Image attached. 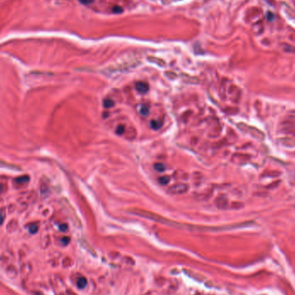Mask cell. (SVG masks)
<instances>
[{
    "label": "cell",
    "mask_w": 295,
    "mask_h": 295,
    "mask_svg": "<svg viewBox=\"0 0 295 295\" xmlns=\"http://www.w3.org/2000/svg\"><path fill=\"white\" fill-rule=\"evenodd\" d=\"M136 89L138 92L140 93H147L149 92V86L147 83L143 82V81H139L136 84Z\"/></svg>",
    "instance_id": "6"
},
{
    "label": "cell",
    "mask_w": 295,
    "mask_h": 295,
    "mask_svg": "<svg viewBox=\"0 0 295 295\" xmlns=\"http://www.w3.org/2000/svg\"><path fill=\"white\" fill-rule=\"evenodd\" d=\"M150 127L155 130H158L162 127V122L157 119H153L150 122Z\"/></svg>",
    "instance_id": "7"
},
{
    "label": "cell",
    "mask_w": 295,
    "mask_h": 295,
    "mask_svg": "<svg viewBox=\"0 0 295 295\" xmlns=\"http://www.w3.org/2000/svg\"><path fill=\"white\" fill-rule=\"evenodd\" d=\"M154 169L158 173H163L166 171V166L162 162H156L154 164Z\"/></svg>",
    "instance_id": "11"
},
{
    "label": "cell",
    "mask_w": 295,
    "mask_h": 295,
    "mask_svg": "<svg viewBox=\"0 0 295 295\" xmlns=\"http://www.w3.org/2000/svg\"><path fill=\"white\" fill-rule=\"evenodd\" d=\"M3 190H4V186L2 183H0V194L3 192Z\"/></svg>",
    "instance_id": "22"
},
{
    "label": "cell",
    "mask_w": 295,
    "mask_h": 295,
    "mask_svg": "<svg viewBox=\"0 0 295 295\" xmlns=\"http://www.w3.org/2000/svg\"><path fill=\"white\" fill-rule=\"evenodd\" d=\"M27 228L31 234H35L38 231L39 225H38V223H30L27 225Z\"/></svg>",
    "instance_id": "8"
},
{
    "label": "cell",
    "mask_w": 295,
    "mask_h": 295,
    "mask_svg": "<svg viewBox=\"0 0 295 295\" xmlns=\"http://www.w3.org/2000/svg\"><path fill=\"white\" fill-rule=\"evenodd\" d=\"M170 180H171V179H170L169 176H168V175H162V176L158 178V182H159L161 185H168V184L170 182Z\"/></svg>",
    "instance_id": "13"
},
{
    "label": "cell",
    "mask_w": 295,
    "mask_h": 295,
    "mask_svg": "<svg viewBox=\"0 0 295 295\" xmlns=\"http://www.w3.org/2000/svg\"><path fill=\"white\" fill-rule=\"evenodd\" d=\"M5 216H6V211L4 208H1L0 209V225H3L4 219H5Z\"/></svg>",
    "instance_id": "16"
},
{
    "label": "cell",
    "mask_w": 295,
    "mask_h": 295,
    "mask_svg": "<svg viewBox=\"0 0 295 295\" xmlns=\"http://www.w3.org/2000/svg\"><path fill=\"white\" fill-rule=\"evenodd\" d=\"M0 167H1V168H8V169L17 170V171L21 170V168H20L19 167H17V166H15V165H12V164L6 163V162H3V161H1V160H0Z\"/></svg>",
    "instance_id": "10"
},
{
    "label": "cell",
    "mask_w": 295,
    "mask_h": 295,
    "mask_svg": "<svg viewBox=\"0 0 295 295\" xmlns=\"http://www.w3.org/2000/svg\"><path fill=\"white\" fill-rule=\"evenodd\" d=\"M5 274H7V276H9L11 279H15L17 276V269L16 268V267L12 264L8 265L5 268Z\"/></svg>",
    "instance_id": "5"
},
{
    "label": "cell",
    "mask_w": 295,
    "mask_h": 295,
    "mask_svg": "<svg viewBox=\"0 0 295 295\" xmlns=\"http://www.w3.org/2000/svg\"><path fill=\"white\" fill-rule=\"evenodd\" d=\"M115 105V102L114 100H112V99H105L104 101H103V106L105 108V109H110V108H112L114 107Z\"/></svg>",
    "instance_id": "9"
},
{
    "label": "cell",
    "mask_w": 295,
    "mask_h": 295,
    "mask_svg": "<svg viewBox=\"0 0 295 295\" xmlns=\"http://www.w3.org/2000/svg\"><path fill=\"white\" fill-rule=\"evenodd\" d=\"M79 1L84 4H89V3H92L93 2V0H79Z\"/></svg>",
    "instance_id": "21"
},
{
    "label": "cell",
    "mask_w": 295,
    "mask_h": 295,
    "mask_svg": "<svg viewBox=\"0 0 295 295\" xmlns=\"http://www.w3.org/2000/svg\"><path fill=\"white\" fill-rule=\"evenodd\" d=\"M174 176H175V178H176L178 179H180V180H185V179H188V175L186 173H185L183 171H179V170L177 171L176 173H175Z\"/></svg>",
    "instance_id": "12"
},
{
    "label": "cell",
    "mask_w": 295,
    "mask_h": 295,
    "mask_svg": "<svg viewBox=\"0 0 295 295\" xmlns=\"http://www.w3.org/2000/svg\"><path fill=\"white\" fill-rule=\"evenodd\" d=\"M59 229L60 231L65 232V231H66L68 230V226H67V225H66V224H61V225H59Z\"/></svg>",
    "instance_id": "19"
},
{
    "label": "cell",
    "mask_w": 295,
    "mask_h": 295,
    "mask_svg": "<svg viewBox=\"0 0 295 295\" xmlns=\"http://www.w3.org/2000/svg\"><path fill=\"white\" fill-rule=\"evenodd\" d=\"M70 242V238L68 236H63L61 239H60V242L63 244V245H67Z\"/></svg>",
    "instance_id": "18"
},
{
    "label": "cell",
    "mask_w": 295,
    "mask_h": 295,
    "mask_svg": "<svg viewBox=\"0 0 295 295\" xmlns=\"http://www.w3.org/2000/svg\"><path fill=\"white\" fill-rule=\"evenodd\" d=\"M77 286L80 289H83L86 286V280L84 277H79L77 281Z\"/></svg>",
    "instance_id": "14"
},
{
    "label": "cell",
    "mask_w": 295,
    "mask_h": 295,
    "mask_svg": "<svg viewBox=\"0 0 295 295\" xmlns=\"http://www.w3.org/2000/svg\"><path fill=\"white\" fill-rule=\"evenodd\" d=\"M29 175H23V176L16 178L13 180V184H14L15 187L20 188V187L26 185L29 183Z\"/></svg>",
    "instance_id": "3"
},
{
    "label": "cell",
    "mask_w": 295,
    "mask_h": 295,
    "mask_svg": "<svg viewBox=\"0 0 295 295\" xmlns=\"http://www.w3.org/2000/svg\"><path fill=\"white\" fill-rule=\"evenodd\" d=\"M11 258L12 255L9 251H5L0 255V267L5 268L8 265L11 264Z\"/></svg>",
    "instance_id": "2"
},
{
    "label": "cell",
    "mask_w": 295,
    "mask_h": 295,
    "mask_svg": "<svg viewBox=\"0 0 295 295\" xmlns=\"http://www.w3.org/2000/svg\"><path fill=\"white\" fill-rule=\"evenodd\" d=\"M113 11H114L115 13H120V12L123 11V9L120 8V7H118V6H115V7L113 8Z\"/></svg>",
    "instance_id": "20"
},
{
    "label": "cell",
    "mask_w": 295,
    "mask_h": 295,
    "mask_svg": "<svg viewBox=\"0 0 295 295\" xmlns=\"http://www.w3.org/2000/svg\"><path fill=\"white\" fill-rule=\"evenodd\" d=\"M189 190V185L185 182H178L171 186L168 187V193L173 196L175 195H182L185 194L188 192Z\"/></svg>",
    "instance_id": "1"
},
{
    "label": "cell",
    "mask_w": 295,
    "mask_h": 295,
    "mask_svg": "<svg viewBox=\"0 0 295 295\" xmlns=\"http://www.w3.org/2000/svg\"><path fill=\"white\" fill-rule=\"evenodd\" d=\"M40 188H41V192L45 193L47 191H48V182L47 181H43V179L41 180V183H40Z\"/></svg>",
    "instance_id": "15"
},
{
    "label": "cell",
    "mask_w": 295,
    "mask_h": 295,
    "mask_svg": "<svg viewBox=\"0 0 295 295\" xmlns=\"http://www.w3.org/2000/svg\"><path fill=\"white\" fill-rule=\"evenodd\" d=\"M36 295H42V294H36Z\"/></svg>",
    "instance_id": "23"
},
{
    "label": "cell",
    "mask_w": 295,
    "mask_h": 295,
    "mask_svg": "<svg viewBox=\"0 0 295 295\" xmlns=\"http://www.w3.org/2000/svg\"><path fill=\"white\" fill-rule=\"evenodd\" d=\"M149 60H150L152 62H155L156 64H158L159 66H165V62L162 60L157 59V58H151V57H149Z\"/></svg>",
    "instance_id": "17"
},
{
    "label": "cell",
    "mask_w": 295,
    "mask_h": 295,
    "mask_svg": "<svg viewBox=\"0 0 295 295\" xmlns=\"http://www.w3.org/2000/svg\"><path fill=\"white\" fill-rule=\"evenodd\" d=\"M136 112L141 115V116H143V117H147L149 116V106L146 104H138L136 105Z\"/></svg>",
    "instance_id": "4"
}]
</instances>
